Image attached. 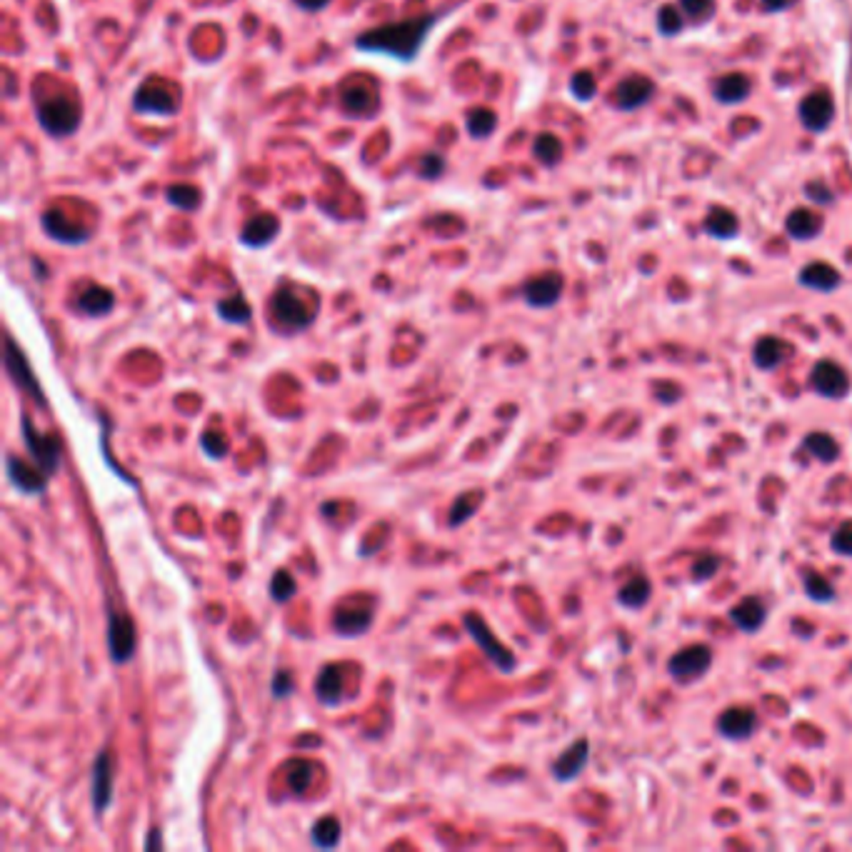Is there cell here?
Masks as SVG:
<instances>
[{
	"label": "cell",
	"instance_id": "cell-25",
	"mask_svg": "<svg viewBox=\"0 0 852 852\" xmlns=\"http://www.w3.org/2000/svg\"><path fill=\"white\" fill-rule=\"evenodd\" d=\"M315 695L326 707H337L343 703V673L337 665H327L315 680Z\"/></svg>",
	"mask_w": 852,
	"mask_h": 852
},
{
	"label": "cell",
	"instance_id": "cell-16",
	"mask_svg": "<svg viewBox=\"0 0 852 852\" xmlns=\"http://www.w3.org/2000/svg\"><path fill=\"white\" fill-rule=\"evenodd\" d=\"M562 288H565V281L561 273H545L525 283L523 298L530 308H552L561 300Z\"/></svg>",
	"mask_w": 852,
	"mask_h": 852
},
{
	"label": "cell",
	"instance_id": "cell-4",
	"mask_svg": "<svg viewBox=\"0 0 852 852\" xmlns=\"http://www.w3.org/2000/svg\"><path fill=\"white\" fill-rule=\"evenodd\" d=\"M270 313H273V323L285 330V333H300L315 320V310L308 308L303 298L292 288H278L270 298Z\"/></svg>",
	"mask_w": 852,
	"mask_h": 852
},
{
	"label": "cell",
	"instance_id": "cell-1",
	"mask_svg": "<svg viewBox=\"0 0 852 852\" xmlns=\"http://www.w3.org/2000/svg\"><path fill=\"white\" fill-rule=\"evenodd\" d=\"M448 13L450 11L427 13V15H417V18H410V21L388 22V25L371 28V31H365V33L355 35V50L368 53V56L390 58L395 63L410 66V63L420 56L427 35L433 33V28H435L437 22L443 21Z\"/></svg>",
	"mask_w": 852,
	"mask_h": 852
},
{
	"label": "cell",
	"instance_id": "cell-11",
	"mask_svg": "<svg viewBox=\"0 0 852 852\" xmlns=\"http://www.w3.org/2000/svg\"><path fill=\"white\" fill-rule=\"evenodd\" d=\"M5 371L11 375V381L18 385V390L21 393L33 395L35 403L45 405V395L40 390V385L33 378V371H31V365H28V360L22 355L18 345L13 343V337H5Z\"/></svg>",
	"mask_w": 852,
	"mask_h": 852
},
{
	"label": "cell",
	"instance_id": "cell-43",
	"mask_svg": "<svg viewBox=\"0 0 852 852\" xmlns=\"http://www.w3.org/2000/svg\"><path fill=\"white\" fill-rule=\"evenodd\" d=\"M570 93L580 103L593 101L595 93H597V85H595L593 73H587V70H580V73H575V76L570 78Z\"/></svg>",
	"mask_w": 852,
	"mask_h": 852
},
{
	"label": "cell",
	"instance_id": "cell-14",
	"mask_svg": "<svg viewBox=\"0 0 852 852\" xmlns=\"http://www.w3.org/2000/svg\"><path fill=\"white\" fill-rule=\"evenodd\" d=\"M40 225H43L45 236L63 243V246H83L93 236V230L83 228L80 223L67 220L60 211H45L43 218H40Z\"/></svg>",
	"mask_w": 852,
	"mask_h": 852
},
{
	"label": "cell",
	"instance_id": "cell-29",
	"mask_svg": "<svg viewBox=\"0 0 852 852\" xmlns=\"http://www.w3.org/2000/svg\"><path fill=\"white\" fill-rule=\"evenodd\" d=\"M650 593H652L650 580H648L645 575H635V578H630L628 583L620 587L617 600H620V605L623 607L640 610V607H645V603L650 600Z\"/></svg>",
	"mask_w": 852,
	"mask_h": 852
},
{
	"label": "cell",
	"instance_id": "cell-20",
	"mask_svg": "<svg viewBox=\"0 0 852 852\" xmlns=\"http://www.w3.org/2000/svg\"><path fill=\"white\" fill-rule=\"evenodd\" d=\"M587 760H590V742L583 738V740L572 742L570 748L552 763V777L558 783H570V780H575L578 775L583 773Z\"/></svg>",
	"mask_w": 852,
	"mask_h": 852
},
{
	"label": "cell",
	"instance_id": "cell-48",
	"mask_svg": "<svg viewBox=\"0 0 852 852\" xmlns=\"http://www.w3.org/2000/svg\"><path fill=\"white\" fill-rule=\"evenodd\" d=\"M292 690H295V685H292L291 673L278 670V673L273 675V685H270V693H273V697H288Z\"/></svg>",
	"mask_w": 852,
	"mask_h": 852
},
{
	"label": "cell",
	"instance_id": "cell-3",
	"mask_svg": "<svg viewBox=\"0 0 852 852\" xmlns=\"http://www.w3.org/2000/svg\"><path fill=\"white\" fill-rule=\"evenodd\" d=\"M133 111L143 118H175L180 112V90L163 78H146L133 93Z\"/></svg>",
	"mask_w": 852,
	"mask_h": 852
},
{
	"label": "cell",
	"instance_id": "cell-46",
	"mask_svg": "<svg viewBox=\"0 0 852 852\" xmlns=\"http://www.w3.org/2000/svg\"><path fill=\"white\" fill-rule=\"evenodd\" d=\"M201 448L208 458L220 460L228 455V440L220 433H205L201 440Z\"/></svg>",
	"mask_w": 852,
	"mask_h": 852
},
{
	"label": "cell",
	"instance_id": "cell-38",
	"mask_svg": "<svg viewBox=\"0 0 852 852\" xmlns=\"http://www.w3.org/2000/svg\"><path fill=\"white\" fill-rule=\"evenodd\" d=\"M803 585H805V595H808L812 603H832V600H835V587H832V583L828 578L818 575V572L810 570L808 575H805Z\"/></svg>",
	"mask_w": 852,
	"mask_h": 852
},
{
	"label": "cell",
	"instance_id": "cell-15",
	"mask_svg": "<svg viewBox=\"0 0 852 852\" xmlns=\"http://www.w3.org/2000/svg\"><path fill=\"white\" fill-rule=\"evenodd\" d=\"M5 472H8V480L15 485V490H21L25 495H43L45 488H48V480H50L45 472L38 471V465L31 468L25 460L13 455V453L5 455Z\"/></svg>",
	"mask_w": 852,
	"mask_h": 852
},
{
	"label": "cell",
	"instance_id": "cell-51",
	"mask_svg": "<svg viewBox=\"0 0 852 852\" xmlns=\"http://www.w3.org/2000/svg\"><path fill=\"white\" fill-rule=\"evenodd\" d=\"M797 0H763V8L767 13H783L787 8H793Z\"/></svg>",
	"mask_w": 852,
	"mask_h": 852
},
{
	"label": "cell",
	"instance_id": "cell-28",
	"mask_svg": "<svg viewBox=\"0 0 852 852\" xmlns=\"http://www.w3.org/2000/svg\"><path fill=\"white\" fill-rule=\"evenodd\" d=\"M372 625V613L368 610H337L336 620H333V628L337 635L343 638H358L365 630Z\"/></svg>",
	"mask_w": 852,
	"mask_h": 852
},
{
	"label": "cell",
	"instance_id": "cell-30",
	"mask_svg": "<svg viewBox=\"0 0 852 852\" xmlns=\"http://www.w3.org/2000/svg\"><path fill=\"white\" fill-rule=\"evenodd\" d=\"M705 230L713 238H718V240H730V238L738 236L740 225H738V218H735L732 211H728V208H713L705 218Z\"/></svg>",
	"mask_w": 852,
	"mask_h": 852
},
{
	"label": "cell",
	"instance_id": "cell-33",
	"mask_svg": "<svg viewBox=\"0 0 852 852\" xmlns=\"http://www.w3.org/2000/svg\"><path fill=\"white\" fill-rule=\"evenodd\" d=\"M310 842L320 850H333L340 842V825L336 818H320L310 830Z\"/></svg>",
	"mask_w": 852,
	"mask_h": 852
},
{
	"label": "cell",
	"instance_id": "cell-12",
	"mask_svg": "<svg viewBox=\"0 0 852 852\" xmlns=\"http://www.w3.org/2000/svg\"><path fill=\"white\" fill-rule=\"evenodd\" d=\"M832 118H835V103L825 90L810 93L808 98L800 103V121L810 133H825L830 128Z\"/></svg>",
	"mask_w": 852,
	"mask_h": 852
},
{
	"label": "cell",
	"instance_id": "cell-50",
	"mask_svg": "<svg viewBox=\"0 0 852 852\" xmlns=\"http://www.w3.org/2000/svg\"><path fill=\"white\" fill-rule=\"evenodd\" d=\"M295 8H300L303 13H320L330 5V0H292Z\"/></svg>",
	"mask_w": 852,
	"mask_h": 852
},
{
	"label": "cell",
	"instance_id": "cell-47",
	"mask_svg": "<svg viewBox=\"0 0 852 852\" xmlns=\"http://www.w3.org/2000/svg\"><path fill=\"white\" fill-rule=\"evenodd\" d=\"M830 545L838 555H852V520L842 523V525L832 533Z\"/></svg>",
	"mask_w": 852,
	"mask_h": 852
},
{
	"label": "cell",
	"instance_id": "cell-18",
	"mask_svg": "<svg viewBox=\"0 0 852 852\" xmlns=\"http://www.w3.org/2000/svg\"><path fill=\"white\" fill-rule=\"evenodd\" d=\"M758 728V713L752 707H728L718 720V730L728 740H748Z\"/></svg>",
	"mask_w": 852,
	"mask_h": 852
},
{
	"label": "cell",
	"instance_id": "cell-27",
	"mask_svg": "<svg viewBox=\"0 0 852 852\" xmlns=\"http://www.w3.org/2000/svg\"><path fill=\"white\" fill-rule=\"evenodd\" d=\"M713 95H715L720 103H730V105H732V103H742L750 95V80H748V76H742V73L722 76V78L715 83Z\"/></svg>",
	"mask_w": 852,
	"mask_h": 852
},
{
	"label": "cell",
	"instance_id": "cell-40",
	"mask_svg": "<svg viewBox=\"0 0 852 852\" xmlns=\"http://www.w3.org/2000/svg\"><path fill=\"white\" fill-rule=\"evenodd\" d=\"M480 500H482V493H478V490H472V493H468V495H460L458 500H455V505H453V510H450V527L462 525L465 520H471L472 513L478 510Z\"/></svg>",
	"mask_w": 852,
	"mask_h": 852
},
{
	"label": "cell",
	"instance_id": "cell-10",
	"mask_svg": "<svg viewBox=\"0 0 852 852\" xmlns=\"http://www.w3.org/2000/svg\"><path fill=\"white\" fill-rule=\"evenodd\" d=\"M138 635H135L133 620L123 613H111L108 615V650H111L112 662L133 660Z\"/></svg>",
	"mask_w": 852,
	"mask_h": 852
},
{
	"label": "cell",
	"instance_id": "cell-7",
	"mask_svg": "<svg viewBox=\"0 0 852 852\" xmlns=\"http://www.w3.org/2000/svg\"><path fill=\"white\" fill-rule=\"evenodd\" d=\"M340 108L353 118H371L378 111V93L368 78H345L337 90Z\"/></svg>",
	"mask_w": 852,
	"mask_h": 852
},
{
	"label": "cell",
	"instance_id": "cell-2",
	"mask_svg": "<svg viewBox=\"0 0 852 852\" xmlns=\"http://www.w3.org/2000/svg\"><path fill=\"white\" fill-rule=\"evenodd\" d=\"M35 121L50 138H70L80 128L83 111L70 93H53L35 101Z\"/></svg>",
	"mask_w": 852,
	"mask_h": 852
},
{
	"label": "cell",
	"instance_id": "cell-13",
	"mask_svg": "<svg viewBox=\"0 0 852 852\" xmlns=\"http://www.w3.org/2000/svg\"><path fill=\"white\" fill-rule=\"evenodd\" d=\"M90 800L95 815H103L112 803V760L108 752H98L90 775Z\"/></svg>",
	"mask_w": 852,
	"mask_h": 852
},
{
	"label": "cell",
	"instance_id": "cell-35",
	"mask_svg": "<svg viewBox=\"0 0 852 852\" xmlns=\"http://www.w3.org/2000/svg\"><path fill=\"white\" fill-rule=\"evenodd\" d=\"M166 198L173 208H180V211H185V213H193L195 208H198V202H201V193L198 188H193L188 183H175V185H170L168 191H166Z\"/></svg>",
	"mask_w": 852,
	"mask_h": 852
},
{
	"label": "cell",
	"instance_id": "cell-8",
	"mask_svg": "<svg viewBox=\"0 0 852 852\" xmlns=\"http://www.w3.org/2000/svg\"><path fill=\"white\" fill-rule=\"evenodd\" d=\"M710 665H713V650L707 645H690V648H683V650L675 652L670 658L668 673L677 683L687 685L700 680L710 670Z\"/></svg>",
	"mask_w": 852,
	"mask_h": 852
},
{
	"label": "cell",
	"instance_id": "cell-23",
	"mask_svg": "<svg viewBox=\"0 0 852 852\" xmlns=\"http://www.w3.org/2000/svg\"><path fill=\"white\" fill-rule=\"evenodd\" d=\"M76 308L85 318H103V315H108L115 308V295L108 288H103V285H88L78 295Z\"/></svg>",
	"mask_w": 852,
	"mask_h": 852
},
{
	"label": "cell",
	"instance_id": "cell-41",
	"mask_svg": "<svg viewBox=\"0 0 852 852\" xmlns=\"http://www.w3.org/2000/svg\"><path fill=\"white\" fill-rule=\"evenodd\" d=\"M298 590V585L292 580L291 572L278 570L273 575V580H270V597L275 600V603H288L292 595Z\"/></svg>",
	"mask_w": 852,
	"mask_h": 852
},
{
	"label": "cell",
	"instance_id": "cell-32",
	"mask_svg": "<svg viewBox=\"0 0 852 852\" xmlns=\"http://www.w3.org/2000/svg\"><path fill=\"white\" fill-rule=\"evenodd\" d=\"M218 315L230 326H246L253 318V308L243 295H233V298H225L218 303Z\"/></svg>",
	"mask_w": 852,
	"mask_h": 852
},
{
	"label": "cell",
	"instance_id": "cell-6",
	"mask_svg": "<svg viewBox=\"0 0 852 852\" xmlns=\"http://www.w3.org/2000/svg\"><path fill=\"white\" fill-rule=\"evenodd\" d=\"M21 427H22V443H25V450L31 453V458H33V462L38 465V471L45 472L48 478H53L58 471V465H60V443H58V437L38 433L33 426V420H31L28 416H22Z\"/></svg>",
	"mask_w": 852,
	"mask_h": 852
},
{
	"label": "cell",
	"instance_id": "cell-36",
	"mask_svg": "<svg viewBox=\"0 0 852 852\" xmlns=\"http://www.w3.org/2000/svg\"><path fill=\"white\" fill-rule=\"evenodd\" d=\"M285 777H288V785H291L292 793H295V795H303V793H308V787H310L315 777L313 763H308V760H292V763L288 765V775H285Z\"/></svg>",
	"mask_w": 852,
	"mask_h": 852
},
{
	"label": "cell",
	"instance_id": "cell-44",
	"mask_svg": "<svg viewBox=\"0 0 852 852\" xmlns=\"http://www.w3.org/2000/svg\"><path fill=\"white\" fill-rule=\"evenodd\" d=\"M680 8L693 22H703L715 13V0H680Z\"/></svg>",
	"mask_w": 852,
	"mask_h": 852
},
{
	"label": "cell",
	"instance_id": "cell-5",
	"mask_svg": "<svg viewBox=\"0 0 852 852\" xmlns=\"http://www.w3.org/2000/svg\"><path fill=\"white\" fill-rule=\"evenodd\" d=\"M462 625H465V630H468V635H471V638L480 645V652H485V658L493 662L500 673H513V670H516L517 668L516 655L507 650L500 640L495 638L493 630L488 628V623H485L480 615H475V613H465V617H462Z\"/></svg>",
	"mask_w": 852,
	"mask_h": 852
},
{
	"label": "cell",
	"instance_id": "cell-17",
	"mask_svg": "<svg viewBox=\"0 0 852 852\" xmlns=\"http://www.w3.org/2000/svg\"><path fill=\"white\" fill-rule=\"evenodd\" d=\"M655 93V83L645 76H630L617 83L615 105L620 111H638L650 101Z\"/></svg>",
	"mask_w": 852,
	"mask_h": 852
},
{
	"label": "cell",
	"instance_id": "cell-39",
	"mask_svg": "<svg viewBox=\"0 0 852 852\" xmlns=\"http://www.w3.org/2000/svg\"><path fill=\"white\" fill-rule=\"evenodd\" d=\"M720 555L715 552H700L695 561H693V568H690V578H693V583H707L710 578H715L720 570Z\"/></svg>",
	"mask_w": 852,
	"mask_h": 852
},
{
	"label": "cell",
	"instance_id": "cell-22",
	"mask_svg": "<svg viewBox=\"0 0 852 852\" xmlns=\"http://www.w3.org/2000/svg\"><path fill=\"white\" fill-rule=\"evenodd\" d=\"M728 617L742 630V632H755L765 625L767 607L760 597H745L735 607H730Z\"/></svg>",
	"mask_w": 852,
	"mask_h": 852
},
{
	"label": "cell",
	"instance_id": "cell-45",
	"mask_svg": "<svg viewBox=\"0 0 852 852\" xmlns=\"http://www.w3.org/2000/svg\"><path fill=\"white\" fill-rule=\"evenodd\" d=\"M445 173V157L440 153H426L420 157V166H417V175L423 180H437Z\"/></svg>",
	"mask_w": 852,
	"mask_h": 852
},
{
	"label": "cell",
	"instance_id": "cell-19",
	"mask_svg": "<svg viewBox=\"0 0 852 852\" xmlns=\"http://www.w3.org/2000/svg\"><path fill=\"white\" fill-rule=\"evenodd\" d=\"M281 233V223L273 213H260L256 218H250L246 228L240 230V243L250 250H258V247H268Z\"/></svg>",
	"mask_w": 852,
	"mask_h": 852
},
{
	"label": "cell",
	"instance_id": "cell-52",
	"mask_svg": "<svg viewBox=\"0 0 852 852\" xmlns=\"http://www.w3.org/2000/svg\"><path fill=\"white\" fill-rule=\"evenodd\" d=\"M143 848H146V850H153V848H163V838H160V832H157V830L150 832V835H148V840L143 842Z\"/></svg>",
	"mask_w": 852,
	"mask_h": 852
},
{
	"label": "cell",
	"instance_id": "cell-49",
	"mask_svg": "<svg viewBox=\"0 0 852 852\" xmlns=\"http://www.w3.org/2000/svg\"><path fill=\"white\" fill-rule=\"evenodd\" d=\"M805 195H808L812 202H820V205H830V202L835 201L830 188H825L822 183H810L808 188H805Z\"/></svg>",
	"mask_w": 852,
	"mask_h": 852
},
{
	"label": "cell",
	"instance_id": "cell-34",
	"mask_svg": "<svg viewBox=\"0 0 852 852\" xmlns=\"http://www.w3.org/2000/svg\"><path fill=\"white\" fill-rule=\"evenodd\" d=\"M533 153H535V157H538L543 166L552 168L555 163H561V157H562L561 138L552 133L538 135V138H535V143H533Z\"/></svg>",
	"mask_w": 852,
	"mask_h": 852
},
{
	"label": "cell",
	"instance_id": "cell-37",
	"mask_svg": "<svg viewBox=\"0 0 852 852\" xmlns=\"http://www.w3.org/2000/svg\"><path fill=\"white\" fill-rule=\"evenodd\" d=\"M495 128H498V118H495V112L490 108H475V111L468 115V133L472 138H490L495 133Z\"/></svg>",
	"mask_w": 852,
	"mask_h": 852
},
{
	"label": "cell",
	"instance_id": "cell-42",
	"mask_svg": "<svg viewBox=\"0 0 852 852\" xmlns=\"http://www.w3.org/2000/svg\"><path fill=\"white\" fill-rule=\"evenodd\" d=\"M685 28L683 13L677 11L675 5H662L658 13V31L662 35H677Z\"/></svg>",
	"mask_w": 852,
	"mask_h": 852
},
{
	"label": "cell",
	"instance_id": "cell-26",
	"mask_svg": "<svg viewBox=\"0 0 852 852\" xmlns=\"http://www.w3.org/2000/svg\"><path fill=\"white\" fill-rule=\"evenodd\" d=\"M785 228L795 240H810V238H815L822 230V218L808 211V208H797V211L787 215Z\"/></svg>",
	"mask_w": 852,
	"mask_h": 852
},
{
	"label": "cell",
	"instance_id": "cell-24",
	"mask_svg": "<svg viewBox=\"0 0 852 852\" xmlns=\"http://www.w3.org/2000/svg\"><path fill=\"white\" fill-rule=\"evenodd\" d=\"M840 273L828 263H810L800 270V285H805L810 291L832 292L835 288H840Z\"/></svg>",
	"mask_w": 852,
	"mask_h": 852
},
{
	"label": "cell",
	"instance_id": "cell-31",
	"mask_svg": "<svg viewBox=\"0 0 852 852\" xmlns=\"http://www.w3.org/2000/svg\"><path fill=\"white\" fill-rule=\"evenodd\" d=\"M803 448L812 453L820 462H835V460L840 458V445H838V440L828 435V433H810V435L803 440Z\"/></svg>",
	"mask_w": 852,
	"mask_h": 852
},
{
	"label": "cell",
	"instance_id": "cell-21",
	"mask_svg": "<svg viewBox=\"0 0 852 852\" xmlns=\"http://www.w3.org/2000/svg\"><path fill=\"white\" fill-rule=\"evenodd\" d=\"M790 355H793V345H787L783 337L775 336L760 337L755 350H752V360H755V365H758L760 371H775V368H780Z\"/></svg>",
	"mask_w": 852,
	"mask_h": 852
},
{
	"label": "cell",
	"instance_id": "cell-9",
	"mask_svg": "<svg viewBox=\"0 0 852 852\" xmlns=\"http://www.w3.org/2000/svg\"><path fill=\"white\" fill-rule=\"evenodd\" d=\"M810 388L822 398L840 400L850 390V378L835 360H820L810 372Z\"/></svg>",
	"mask_w": 852,
	"mask_h": 852
}]
</instances>
